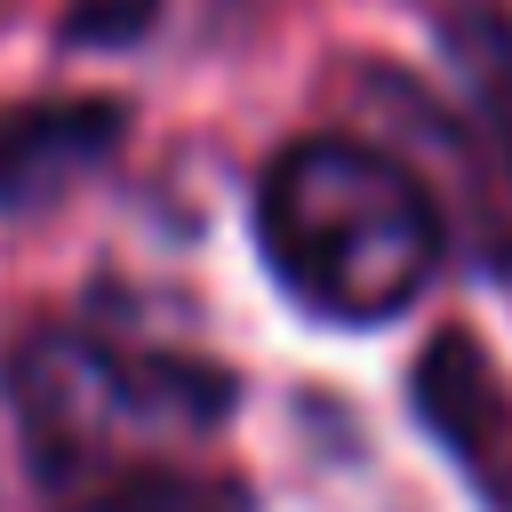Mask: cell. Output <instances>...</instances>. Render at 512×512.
<instances>
[{"label":"cell","instance_id":"6","mask_svg":"<svg viewBox=\"0 0 512 512\" xmlns=\"http://www.w3.org/2000/svg\"><path fill=\"white\" fill-rule=\"evenodd\" d=\"M144 16H152V0H88L72 32H104V40H112V32H136Z\"/></svg>","mask_w":512,"mask_h":512},{"label":"cell","instance_id":"2","mask_svg":"<svg viewBox=\"0 0 512 512\" xmlns=\"http://www.w3.org/2000/svg\"><path fill=\"white\" fill-rule=\"evenodd\" d=\"M8 400L56 472H96L136 448L208 432L232 408V376L88 328H48L8 360Z\"/></svg>","mask_w":512,"mask_h":512},{"label":"cell","instance_id":"1","mask_svg":"<svg viewBox=\"0 0 512 512\" xmlns=\"http://www.w3.org/2000/svg\"><path fill=\"white\" fill-rule=\"evenodd\" d=\"M256 240L296 304L320 320L376 328L424 296L440 272L432 192L376 144L304 136L256 184Z\"/></svg>","mask_w":512,"mask_h":512},{"label":"cell","instance_id":"3","mask_svg":"<svg viewBox=\"0 0 512 512\" xmlns=\"http://www.w3.org/2000/svg\"><path fill=\"white\" fill-rule=\"evenodd\" d=\"M120 112L112 104H16L0 112V208L48 200L56 184H72L80 168H96L112 152Z\"/></svg>","mask_w":512,"mask_h":512},{"label":"cell","instance_id":"5","mask_svg":"<svg viewBox=\"0 0 512 512\" xmlns=\"http://www.w3.org/2000/svg\"><path fill=\"white\" fill-rule=\"evenodd\" d=\"M72 512H208V496L184 488V480H168V472H120L112 488H96Z\"/></svg>","mask_w":512,"mask_h":512},{"label":"cell","instance_id":"4","mask_svg":"<svg viewBox=\"0 0 512 512\" xmlns=\"http://www.w3.org/2000/svg\"><path fill=\"white\" fill-rule=\"evenodd\" d=\"M416 400H424L432 432L456 440V456H480V448L504 440V392H496L488 360H472L464 336H440V344H432V360H424V376H416Z\"/></svg>","mask_w":512,"mask_h":512}]
</instances>
